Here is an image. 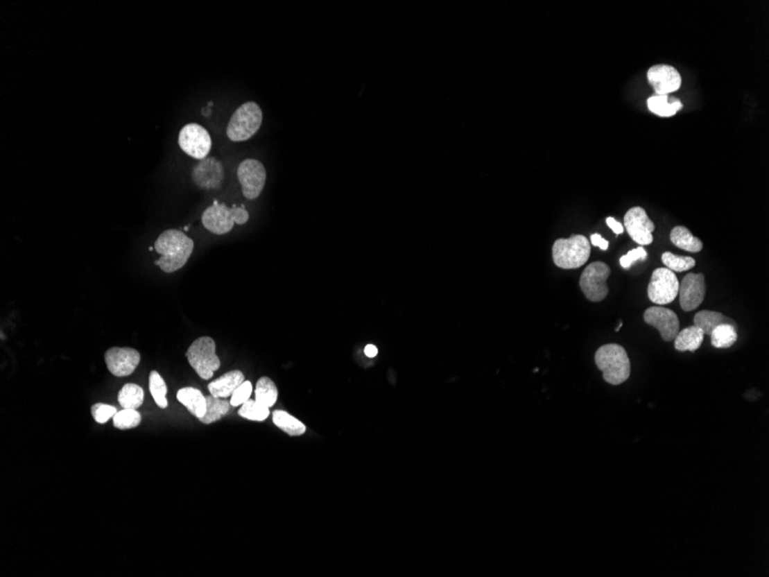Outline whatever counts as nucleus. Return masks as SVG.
I'll use <instances>...</instances> for the list:
<instances>
[{
    "label": "nucleus",
    "instance_id": "f257e3e1",
    "mask_svg": "<svg viewBox=\"0 0 769 577\" xmlns=\"http://www.w3.org/2000/svg\"><path fill=\"white\" fill-rule=\"evenodd\" d=\"M155 250L162 256L155 264L158 265L162 271L173 273L187 264L193 254V241L183 232L169 230L157 239Z\"/></svg>",
    "mask_w": 769,
    "mask_h": 577
},
{
    "label": "nucleus",
    "instance_id": "f03ea898",
    "mask_svg": "<svg viewBox=\"0 0 769 577\" xmlns=\"http://www.w3.org/2000/svg\"><path fill=\"white\" fill-rule=\"evenodd\" d=\"M596 367L603 371V381L610 385L623 384L630 377L631 363L627 352L617 343L600 347L594 355Z\"/></svg>",
    "mask_w": 769,
    "mask_h": 577
},
{
    "label": "nucleus",
    "instance_id": "7ed1b4c3",
    "mask_svg": "<svg viewBox=\"0 0 769 577\" xmlns=\"http://www.w3.org/2000/svg\"><path fill=\"white\" fill-rule=\"evenodd\" d=\"M249 221V212L244 205L228 207L226 204L218 203L214 200V205L207 207L202 216V223L207 231L217 235L227 234L234 227V225H244Z\"/></svg>",
    "mask_w": 769,
    "mask_h": 577
},
{
    "label": "nucleus",
    "instance_id": "20e7f679",
    "mask_svg": "<svg viewBox=\"0 0 769 577\" xmlns=\"http://www.w3.org/2000/svg\"><path fill=\"white\" fill-rule=\"evenodd\" d=\"M591 255V243L584 235H573L569 239H559L553 245V261L564 270L578 268L585 264Z\"/></svg>",
    "mask_w": 769,
    "mask_h": 577
},
{
    "label": "nucleus",
    "instance_id": "39448f33",
    "mask_svg": "<svg viewBox=\"0 0 769 577\" xmlns=\"http://www.w3.org/2000/svg\"><path fill=\"white\" fill-rule=\"evenodd\" d=\"M263 112L257 103H244L232 116L227 126L228 139L243 142L251 139L261 128Z\"/></svg>",
    "mask_w": 769,
    "mask_h": 577
},
{
    "label": "nucleus",
    "instance_id": "423d86ee",
    "mask_svg": "<svg viewBox=\"0 0 769 577\" xmlns=\"http://www.w3.org/2000/svg\"><path fill=\"white\" fill-rule=\"evenodd\" d=\"M189 364L204 381H209L221 368V360L216 354V343L210 336L195 340L186 353Z\"/></svg>",
    "mask_w": 769,
    "mask_h": 577
},
{
    "label": "nucleus",
    "instance_id": "0eeeda50",
    "mask_svg": "<svg viewBox=\"0 0 769 577\" xmlns=\"http://www.w3.org/2000/svg\"><path fill=\"white\" fill-rule=\"evenodd\" d=\"M610 268L603 261H593L587 265L580 275V286L584 295L591 302H600L608 295L607 279L610 278Z\"/></svg>",
    "mask_w": 769,
    "mask_h": 577
},
{
    "label": "nucleus",
    "instance_id": "6e6552de",
    "mask_svg": "<svg viewBox=\"0 0 769 577\" xmlns=\"http://www.w3.org/2000/svg\"><path fill=\"white\" fill-rule=\"evenodd\" d=\"M680 282L674 272L667 268L654 270L648 284V299L657 306L671 303L678 295Z\"/></svg>",
    "mask_w": 769,
    "mask_h": 577
},
{
    "label": "nucleus",
    "instance_id": "1a4fd4ad",
    "mask_svg": "<svg viewBox=\"0 0 769 577\" xmlns=\"http://www.w3.org/2000/svg\"><path fill=\"white\" fill-rule=\"evenodd\" d=\"M179 146L188 156L203 160L210 153L212 141L204 127L197 123H188L180 132Z\"/></svg>",
    "mask_w": 769,
    "mask_h": 577
},
{
    "label": "nucleus",
    "instance_id": "9d476101",
    "mask_svg": "<svg viewBox=\"0 0 769 577\" xmlns=\"http://www.w3.org/2000/svg\"><path fill=\"white\" fill-rule=\"evenodd\" d=\"M237 179L242 186V193L248 200H256L266 182L264 165L256 160H245L237 167Z\"/></svg>",
    "mask_w": 769,
    "mask_h": 577
},
{
    "label": "nucleus",
    "instance_id": "9b49d317",
    "mask_svg": "<svg viewBox=\"0 0 769 577\" xmlns=\"http://www.w3.org/2000/svg\"><path fill=\"white\" fill-rule=\"evenodd\" d=\"M624 227L630 238L636 243L643 246L651 245L653 242V232L655 225L648 218L646 211L641 207H631L624 216Z\"/></svg>",
    "mask_w": 769,
    "mask_h": 577
},
{
    "label": "nucleus",
    "instance_id": "f8f14e48",
    "mask_svg": "<svg viewBox=\"0 0 769 577\" xmlns=\"http://www.w3.org/2000/svg\"><path fill=\"white\" fill-rule=\"evenodd\" d=\"M680 304L684 311L697 309L706 295L705 275L702 273H688L682 279L678 288Z\"/></svg>",
    "mask_w": 769,
    "mask_h": 577
},
{
    "label": "nucleus",
    "instance_id": "ddd939ff",
    "mask_svg": "<svg viewBox=\"0 0 769 577\" xmlns=\"http://www.w3.org/2000/svg\"><path fill=\"white\" fill-rule=\"evenodd\" d=\"M644 320L653 326L660 333L661 338L667 343L674 341L680 332V320L673 310L655 306L648 308L644 313Z\"/></svg>",
    "mask_w": 769,
    "mask_h": 577
},
{
    "label": "nucleus",
    "instance_id": "4468645a",
    "mask_svg": "<svg viewBox=\"0 0 769 577\" xmlns=\"http://www.w3.org/2000/svg\"><path fill=\"white\" fill-rule=\"evenodd\" d=\"M141 355L137 350L128 347H113L105 353L106 367L116 377L132 374L139 367Z\"/></svg>",
    "mask_w": 769,
    "mask_h": 577
},
{
    "label": "nucleus",
    "instance_id": "2eb2a0df",
    "mask_svg": "<svg viewBox=\"0 0 769 577\" xmlns=\"http://www.w3.org/2000/svg\"><path fill=\"white\" fill-rule=\"evenodd\" d=\"M648 83L657 95H669L681 88L680 71L669 64H654L648 71Z\"/></svg>",
    "mask_w": 769,
    "mask_h": 577
},
{
    "label": "nucleus",
    "instance_id": "dca6fc26",
    "mask_svg": "<svg viewBox=\"0 0 769 577\" xmlns=\"http://www.w3.org/2000/svg\"><path fill=\"white\" fill-rule=\"evenodd\" d=\"M224 167L216 158H205L193 171V180L204 189H217L224 180Z\"/></svg>",
    "mask_w": 769,
    "mask_h": 577
},
{
    "label": "nucleus",
    "instance_id": "f3484780",
    "mask_svg": "<svg viewBox=\"0 0 769 577\" xmlns=\"http://www.w3.org/2000/svg\"><path fill=\"white\" fill-rule=\"evenodd\" d=\"M243 381V374L241 371L233 370L230 371L227 374H223L221 377L218 378L216 381H211L207 388L210 390L211 395L221 397V399H227V397H231L233 395L237 387L240 386Z\"/></svg>",
    "mask_w": 769,
    "mask_h": 577
},
{
    "label": "nucleus",
    "instance_id": "a211bd4d",
    "mask_svg": "<svg viewBox=\"0 0 769 577\" xmlns=\"http://www.w3.org/2000/svg\"><path fill=\"white\" fill-rule=\"evenodd\" d=\"M178 400L193 414L195 417H203L207 411V397H204L200 390L193 387H184L179 390L177 394Z\"/></svg>",
    "mask_w": 769,
    "mask_h": 577
},
{
    "label": "nucleus",
    "instance_id": "6ab92c4d",
    "mask_svg": "<svg viewBox=\"0 0 769 577\" xmlns=\"http://www.w3.org/2000/svg\"><path fill=\"white\" fill-rule=\"evenodd\" d=\"M704 332L697 326H689L682 329L675 338V350L678 352H695L704 341Z\"/></svg>",
    "mask_w": 769,
    "mask_h": 577
},
{
    "label": "nucleus",
    "instance_id": "aec40b11",
    "mask_svg": "<svg viewBox=\"0 0 769 577\" xmlns=\"http://www.w3.org/2000/svg\"><path fill=\"white\" fill-rule=\"evenodd\" d=\"M648 110L657 116L662 118H669L676 114L677 111L682 110L683 104L681 101L668 95H654L648 99Z\"/></svg>",
    "mask_w": 769,
    "mask_h": 577
},
{
    "label": "nucleus",
    "instance_id": "412c9836",
    "mask_svg": "<svg viewBox=\"0 0 769 577\" xmlns=\"http://www.w3.org/2000/svg\"><path fill=\"white\" fill-rule=\"evenodd\" d=\"M695 326L702 329L705 336H711L713 329H716L718 325L721 324H730V325L736 326L735 320L732 318L722 315L721 313H716V311H709V310H702L699 311L695 316Z\"/></svg>",
    "mask_w": 769,
    "mask_h": 577
},
{
    "label": "nucleus",
    "instance_id": "4be33fe9",
    "mask_svg": "<svg viewBox=\"0 0 769 577\" xmlns=\"http://www.w3.org/2000/svg\"><path fill=\"white\" fill-rule=\"evenodd\" d=\"M671 241L677 248L683 249L689 252H699L702 250V240L695 238L688 228L683 226H676L671 232Z\"/></svg>",
    "mask_w": 769,
    "mask_h": 577
},
{
    "label": "nucleus",
    "instance_id": "5701e85b",
    "mask_svg": "<svg viewBox=\"0 0 769 577\" xmlns=\"http://www.w3.org/2000/svg\"><path fill=\"white\" fill-rule=\"evenodd\" d=\"M231 407V401L224 400L221 397H216L210 394L207 397V411L200 421L204 424H211L219 421L224 417L225 415L228 414Z\"/></svg>",
    "mask_w": 769,
    "mask_h": 577
},
{
    "label": "nucleus",
    "instance_id": "b1692460",
    "mask_svg": "<svg viewBox=\"0 0 769 577\" xmlns=\"http://www.w3.org/2000/svg\"><path fill=\"white\" fill-rule=\"evenodd\" d=\"M273 423L280 430L285 431L287 435L293 436V437L302 436L306 431L305 425L302 422L298 421L297 418L288 414L287 411H275L273 413Z\"/></svg>",
    "mask_w": 769,
    "mask_h": 577
},
{
    "label": "nucleus",
    "instance_id": "393cba45",
    "mask_svg": "<svg viewBox=\"0 0 769 577\" xmlns=\"http://www.w3.org/2000/svg\"><path fill=\"white\" fill-rule=\"evenodd\" d=\"M737 326L721 324L711 333V346L718 350L730 348L737 341Z\"/></svg>",
    "mask_w": 769,
    "mask_h": 577
},
{
    "label": "nucleus",
    "instance_id": "a878e982",
    "mask_svg": "<svg viewBox=\"0 0 769 577\" xmlns=\"http://www.w3.org/2000/svg\"><path fill=\"white\" fill-rule=\"evenodd\" d=\"M119 404L123 409H137L144 400V390L136 384H126L118 395Z\"/></svg>",
    "mask_w": 769,
    "mask_h": 577
},
{
    "label": "nucleus",
    "instance_id": "bb28decb",
    "mask_svg": "<svg viewBox=\"0 0 769 577\" xmlns=\"http://www.w3.org/2000/svg\"><path fill=\"white\" fill-rule=\"evenodd\" d=\"M254 395H256L254 400H257L268 408H271L278 400V388L275 386V381H272L270 378L261 377L256 385Z\"/></svg>",
    "mask_w": 769,
    "mask_h": 577
},
{
    "label": "nucleus",
    "instance_id": "cd10ccee",
    "mask_svg": "<svg viewBox=\"0 0 769 577\" xmlns=\"http://www.w3.org/2000/svg\"><path fill=\"white\" fill-rule=\"evenodd\" d=\"M239 415L241 417L247 418L250 421L263 422L270 415V408L266 407L257 400H249L244 402L239 411Z\"/></svg>",
    "mask_w": 769,
    "mask_h": 577
},
{
    "label": "nucleus",
    "instance_id": "c85d7f7f",
    "mask_svg": "<svg viewBox=\"0 0 769 577\" xmlns=\"http://www.w3.org/2000/svg\"><path fill=\"white\" fill-rule=\"evenodd\" d=\"M150 393L153 395V400L160 408H166L169 402L166 400L167 386L163 378L157 371H153L149 377Z\"/></svg>",
    "mask_w": 769,
    "mask_h": 577
},
{
    "label": "nucleus",
    "instance_id": "c756f323",
    "mask_svg": "<svg viewBox=\"0 0 769 577\" xmlns=\"http://www.w3.org/2000/svg\"><path fill=\"white\" fill-rule=\"evenodd\" d=\"M661 259L667 268L673 272L689 271L695 268V258L689 257V256H676L669 252H664Z\"/></svg>",
    "mask_w": 769,
    "mask_h": 577
},
{
    "label": "nucleus",
    "instance_id": "7c9ffc66",
    "mask_svg": "<svg viewBox=\"0 0 769 577\" xmlns=\"http://www.w3.org/2000/svg\"><path fill=\"white\" fill-rule=\"evenodd\" d=\"M141 421H142L141 414L136 409H122L113 417V424L120 430L136 428L139 427Z\"/></svg>",
    "mask_w": 769,
    "mask_h": 577
},
{
    "label": "nucleus",
    "instance_id": "2f4dec72",
    "mask_svg": "<svg viewBox=\"0 0 769 577\" xmlns=\"http://www.w3.org/2000/svg\"><path fill=\"white\" fill-rule=\"evenodd\" d=\"M116 413H118L116 408L110 404H96L92 407V417L95 418V421L99 424H104L109 421L110 418L114 417Z\"/></svg>",
    "mask_w": 769,
    "mask_h": 577
},
{
    "label": "nucleus",
    "instance_id": "473e14b6",
    "mask_svg": "<svg viewBox=\"0 0 769 577\" xmlns=\"http://www.w3.org/2000/svg\"><path fill=\"white\" fill-rule=\"evenodd\" d=\"M251 393H252V384L249 381H244L240 386L237 387L231 397L232 407L242 406L244 402H247L250 399Z\"/></svg>",
    "mask_w": 769,
    "mask_h": 577
},
{
    "label": "nucleus",
    "instance_id": "72a5a7b5",
    "mask_svg": "<svg viewBox=\"0 0 769 577\" xmlns=\"http://www.w3.org/2000/svg\"><path fill=\"white\" fill-rule=\"evenodd\" d=\"M646 258H648V252L641 246L638 248L630 250L627 255L622 256L620 259V264L623 268H629L631 265L634 264V261H645Z\"/></svg>",
    "mask_w": 769,
    "mask_h": 577
},
{
    "label": "nucleus",
    "instance_id": "f704fd0d",
    "mask_svg": "<svg viewBox=\"0 0 769 577\" xmlns=\"http://www.w3.org/2000/svg\"><path fill=\"white\" fill-rule=\"evenodd\" d=\"M591 243H592L593 246H596V247H599L601 250H607V249H608V246H610V242L605 240V239H603L601 235L598 234V233L591 235Z\"/></svg>",
    "mask_w": 769,
    "mask_h": 577
},
{
    "label": "nucleus",
    "instance_id": "c9c22d12",
    "mask_svg": "<svg viewBox=\"0 0 769 577\" xmlns=\"http://www.w3.org/2000/svg\"><path fill=\"white\" fill-rule=\"evenodd\" d=\"M606 223L610 226V230L615 233V234H622L624 231L623 225L615 221V218L608 217L606 219Z\"/></svg>",
    "mask_w": 769,
    "mask_h": 577
},
{
    "label": "nucleus",
    "instance_id": "e433bc0d",
    "mask_svg": "<svg viewBox=\"0 0 769 577\" xmlns=\"http://www.w3.org/2000/svg\"><path fill=\"white\" fill-rule=\"evenodd\" d=\"M364 353H365L366 356L370 357V359H373V357H376L377 354H378V348H377L374 345H368V346L365 347V350H364Z\"/></svg>",
    "mask_w": 769,
    "mask_h": 577
},
{
    "label": "nucleus",
    "instance_id": "4c0bfd02",
    "mask_svg": "<svg viewBox=\"0 0 769 577\" xmlns=\"http://www.w3.org/2000/svg\"><path fill=\"white\" fill-rule=\"evenodd\" d=\"M622 324H623V322H620V324H619V326H617L616 329H615V331H616V332H619V331H620L621 326H622Z\"/></svg>",
    "mask_w": 769,
    "mask_h": 577
},
{
    "label": "nucleus",
    "instance_id": "58836bf2",
    "mask_svg": "<svg viewBox=\"0 0 769 577\" xmlns=\"http://www.w3.org/2000/svg\"><path fill=\"white\" fill-rule=\"evenodd\" d=\"M188 230H189V226H186V227H184V232L188 231Z\"/></svg>",
    "mask_w": 769,
    "mask_h": 577
},
{
    "label": "nucleus",
    "instance_id": "ea45409f",
    "mask_svg": "<svg viewBox=\"0 0 769 577\" xmlns=\"http://www.w3.org/2000/svg\"><path fill=\"white\" fill-rule=\"evenodd\" d=\"M153 249H155V247H149L150 252H153Z\"/></svg>",
    "mask_w": 769,
    "mask_h": 577
}]
</instances>
